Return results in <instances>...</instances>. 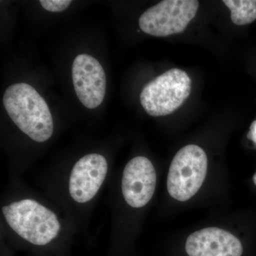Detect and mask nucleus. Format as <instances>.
Segmentation results:
<instances>
[{
    "label": "nucleus",
    "mask_w": 256,
    "mask_h": 256,
    "mask_svg": "<svg viewBox=\"0 0 256 256\" xmlns=\"http://www.w3.org/2000/svg\"><path fill=\"white\" fill-rule=\"evenodd\" d=\"M5 110L18 129L37 142L50 140L54 121L46 101L34 88L24 82L10 86L3 96Z\"/></svg>",
    "instance_id": "nucleus-1"
},
{
    "label": "nucleus",
    "mask_w": 256,
    "mask_h": 256,
    "mask_svg": "<svg viewBox=\"0 0 256 256\" xmlns=\"http://www.w3.org/2000/svg\"><path fill=\"white\" fill-rule=\"evenodd\" d=\"M2 212L10 228L33 245H47L62 228L55 213L31 198L12 202L3 206Z\"/></svg>",
    "instance_id": "nucleus-2"
},
{
    "label": "nucleus",
    "mask_w": 256,
    "mask_h": 256,
    "mask_svg": "<svg viewBox=\"0 0 256 256\" xmlns=\"http://www.w3.org/2000/svg\"><path fill=\"white\" fill-rule=\"evenodd\" d=\"M192 80L188 73L172 68L148 82L140 94V104L146 114L160 117L172 114L188 99Z\"/></svg>",
    "instance_id": "nucleus-3"
},
{
    "label": "nucleus",
    "mask_w": 256,
    "mask_h": 256,
    "mask_svg": "<svg viewBox=\"0 0 256 256\" xmlns=\"http://www.w3.org/2000/svg\"><path fill=\"white\" fill-rule=\"evenodd\" d=\"M208 159L206 152L196 144L182 148L173 158L166 186L170 196L186 202L194 196L206 178Z\"/></svg>",
    "instance_id": "nucleus-4"
},
{
    "label": "nucleus",
    "mask_w": 256,
    "mask_h": 256,
    "mask_svg": "<svg viewBox=\"0 0 256 256\" xmlns=\"http://www.w3.org/2000/svg\"><path fill=\"white\" fill-rule=\"evenodd\" d=\"M198 6L196 0H164L141 15L140 28L154 36L182 33L196 16Z\"/></svg>",
    "instance_id": "nucleus-5"
},
{
    "label": "nucleus",
    "mask_w": 256,
    "mask_h": 256,
    "mask_svg": "<svg viewBox=\"0 0 256 256\" xmlns=\"http://www.w3.org/2000/svg\"><path fill=\"white\" fill-rule=\"evenodd\" d=\"M72 80L82 105L88 109L101 105L106 96V76L98 60L86 54L77 56L72 66Z\"/></svg>",
    "instance_id": "nucleus-6"
},
{
    "label": "nucleus",
    "mask_w": 256,
    "mask_h": 256,
    "mask_svg": "<svg viewBox=\"0 0 256 256\" xmlns=\"http://www.w3.org/2000/svg\"><path fill=\"white\" fill-rule=\"evenodd\" d=\"M108 164L105 156L92 153L79 159L70 172L68 191L74 201H92L105 181Z\"/></svg>",
    "instance_id": "nucleus-7"
},
{
    "label": "nucleus",
    "mask_w": 256,
    "mask_h": 256,
    "mask_svg": "<svg viewBox=\"0 0 256 256\" xmlns=\"http://www.w3.org/2000/svg\"><path fill=\"white\" fill-rule=\"evenodd\" d=\"M156 174L150 160L136 156L126 164L122 174V192L126 203L132 208H142L156 192Z\"/></svg>",
    "instance_id": "nucleus-8"
},
{
    "label": "nucleus",
    "mask_w": 256,
    "mask_h": 256,
    "mask_svg": "<svg viewBox=\"0 0 256 256\" xmlns=\"http://www.w3.org/2000/svg\"><path fill=\"white\" fill-rule=\"evenodd\" d=\"M188 256H242V242L223 229L210 227L188 237L185 245Z\"/></svg>",
    "instance_id": "nucleus-9"
},
{
    "label": "nucleus",
    "mask_w": 256,
    "mask_h": 256,
    "mask_svg": "<svg viewBox=\"0 0 256 256\" xmlns=\"http://www.w3.org/2000/svg\"><path fill=\"white\" fill-rule=\"evenodd\" d=\"M230 10V18L236 25L242 26L256 20V0H224Z\"/></svg>",
    "instance_id": "nucleus-10"
},
{
    "label": "nucleus",
    "mask_w": 256,
    "mask_h": 256,
    "mask_svg": "<svg viewBox=\"0 0 256 256\" xmlns=\"http://www.w3.org/2000/svg\"><path fill=\"white\" fill-rule=\"evenodd\" d=\"M42 8L50 12H60L67 9L72 2L70 0H41Z\"/></svg>",
    "instance_id": "nucleus-11"
},
{
    "label": "nucleus",
    "mask_w": 256,
    "mask_h": 256,
    "mask_svg": "<svg viewBox=\"0 0 256 256\" xmlns=\"http://www.w3.org/2000/svg\"><path fill=\"white\" fill-rule=\"evenodd\" d=\"M248 138L252 140V142L256 144V120L254 121L250 126V131L248 134Z\"/></svg>",
    "instance_id": "nucleus-12"
},
{
    "label": "nucleus",
    "mask_w": 256,
    "mask_h": 256,
    "mask_svg": "<svg viewBox=\"0 0 256 256\" xmlns=\"http://www.w3.org/2000/svg\"><path fill=\"white\" fill-rule=\"evenodd\" d=\"M254 182L256 185V174L254 176Z\"/></svg>",
    "instance_id": "nucleus-13"
}]
</instances>
